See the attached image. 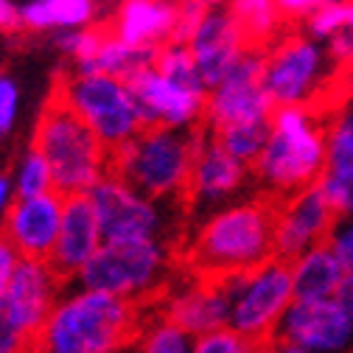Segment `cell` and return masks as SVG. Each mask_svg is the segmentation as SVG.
I'll return each instance as SVG.
<instances>
[{"label": "cell", "instance_id": "obj_28", "mask_svg": "<svg viewBox=\"0 0 353 353\" xmlns=\"http://www.w3.org/2000/svg\"><path fill=\"white\" fill-rule=\"evenodd\" d=\"M12 180H14L17 199H34V196H46V194H54L57 191L51 163L42 157L34 146L20 157Z\"/></svg>", "mask_w": 353, "mask_h": 353}, {"label": "cell", "instance_id": "obj_16", "mask_svg": "<svg viewBox=\"0 0 353 353\" xmlns=\"http://www.w3.org/2000/svg\"><path fill=\"white\" fill-rule=\"evenodd\" d=\"M62 292L65 281L51 267V261L23 258L6 289V317L23 336L37 339Z\"/></svg>", "mask_w": 353, "mask_h": 353}, {"label": "cell", "instance_id": "obj_14", "mask_svg": "<svg viewBox=\"0 0 353 353\" xmlns=\"http://www.w3.org/2000/svg\"><path fill=\"white\" fill-rule=\"evenodd\" d=\"M157 314L171 325L183 328L188 336L199 339L205 334L230 328V300L222 281L191 275L171 283L160 294Z\"/></svg>", "mask_w": 353, "mask_h": 353}, {"label": "cell", "instance_id": "obj_21", "mask_svg": "<svg viewBox=\"0 0 353 353\" xmlns=\"http://www.w3.org/2000/svg\"><path fill=\"white\" fill-rule=\"evenodd\" d=\"M180 0H121L112 34L132 48H163L176 31Z\"/></svg>", "mask_w": 353, "mask_h": 353}, {"label": "cell", "instance_id": "obj_4", "mask_svg": "<svg viewBox=\"0 0 353 353\" xmlns=\"http://www.w3.org/2000/svg\"><path fill=\"white\" fill-rule=\"evenodd\" d=\"M199 141L188 129H141L112 152L110 168L135 191L176 205L188 194Z\"/></svg>", "mask_w": 353, "mask_h": 353}, {"label": "cell", "instance_id": "obj_11", "mask_svg": "<svg viewBox=\"0 0 353 353\" xmlns=\"http://www.w3.org/2000/svg\"><path fill=\"white\" fill-rule=\"evenodd\" d=\"M275 104L263 87V51L247 48L230 73L208 93L205 121L213 132L241 126V123H267L272 121Z\"/></svg>", "mask_w": 353, "mask_h": 353}, {"label": "cell", "instance_id": "obj_7", "mask_svg": "<svg viewBox=\"0 0 353 353\" xmlns=\"http://www.w3.org/2000/svg\"><path fill=\"white\" fill-rule=\"evenodd\" d=\"M230 300V328L250 342L267 347L294 303L292 267L281 258H270L267 263L230 275L222 281Z\"/></svg>", "mask_w": 353, "mask_h": 353}, {"label": "cell", "instance_id": "obj_8", "mask_svg": "<svg viewBox=\"0 0 353 353\" xmlns=\"http://www.w3.org/2000/svg\"><path fill=\"white\" fill-rule=\"evenodd\" d=\"M54 99L76 112L110 152L129 143L143 129L126 79L73 73L57 84Z\"/></svg>", "mask_w": 353, "mask_h": 353}, {"label": "cell", "instance_id": "obj_6", "mask_svg": "<svg viewBox=\"0 0 353 353\" xmlns=\"http://www.w3.org/2000/svg\"><path fill=\"white\" fill-rule=\"evenodd\" d=\"M171 281V244H104L73 281L84 289L115 294L132 305L160 297Z\"/></svg>", "mask_w": 353, "mask_h": 353}, {"label": "cell", "instance_id": "obj_24", "mask_svg": "<svg viewBox=\"0 0 353 353\" xmlns=\"http://www.w3.org/2000/svg\"><path fill=\"white\" fill-rule=\"evenodd\" d=\"M225 6L241 26L252 48L272 46V39L281 28V20H283L275 0H225Z\"/></svg>", "mask_w": 353, "mask_h": 353}, {"label": "cell", "instance_id": "obj_19", "mask_svg": "<svg viewBox=\"0 0 353 353\" xmlns=\"http://www.w3.org/2000/svg\"><path fill=\"white\" fill-rule=\"evenodd\" d=\"M188 48L194 54L199 79L205 81L208 90H213V87L230 73V68L241 59V54L252 46L247 42V37H244L241 26L236 23V17L230 14V9L216 6L208 12L202 26L191 37Z\"/></svg>", "mask_w": 353, "mask_h": 353}, {"label": "cell", "instance_id": "obj_9", "mask_svg": "<svg viewBox=\"0 0 353 353\" xmlns=\"http://www.w3.org/2000/svg\"><path fill=\"white\" fill-rule=\"evenodd\" d=\"M334 65L323 42L289 34L263 51V87L278 107H312L320 99Z\"/></svg>", "mask_w": 353, "mask_h": 353}, {"label": "cell", "instance_id": "obj_45", "mask_svg": "<svg viewBox=\"0 0 353 353\" xmlns=\"http://www.w3.org/2000/svg\"><path fill=\"white\" fill-rule=\"evenodd\" d=\"M345 87H347V93L353 96V70H347V76H345Z\"/></svg>", "mask_w": 353, "mask_h": 353}, {"label": "cell", "instance_id": "obj_20", "mask_svg": "<svg viewBox=\"0 0 353 353\" xmlns=\"http://www.w3.org/2000/svg\"><path fill=\"white\" fill-rule=\"evenodd\" d=\"M101 247H104V233L90 196H68L59 239L51 255V267L59 272L62 281H76Z\"/></svg>", "mask_w": 353, "mask_h": 353}, {"label": "cell", "instance_id": "obj_38", "mask_svg": "<svg viewBox=\"0 0 353 353\" xmlns=\"http://www.w3.org/2000/svg\"><path fill=\"white\" fill-rule=\"evenodd\" d=\"M20 110V87L14 79L0 73V135H9Z\"/></svg>", "mask_w": 353, "mask_h": 353}, {"label": "cell", "instance_id": "obj_12", "mask_svg": "<svg viewBox=\"0 0 353 353\" xmlns=\"http://www.w3.org/2000/svg\"><path fill=\"white\" fill-rule=\"evenodd\" d=\"M143 129H191L205 118L208 87H188L163 76L154 65L126 79Z\"/></svg>", "mask_w": 353, "mask_h": 353}, {"label": "cell", "instance_id": "obj_36", "mask_svg": "<svg viewBox=\"0 0 353 353\" xmlns=\"http://www.w3.org/2000/svg\"><path fill=\"white\" fill-rule=\"evenodd\" d=\"M208 12H210V6L205 3V0H180V6H176V31H174V39L176 42H191V37L196 34V28L208 17Z\"/></svg>", "mask_w": 353, "mask_h": 353}, {"label": "cell", "instance_id": "obj_37", "mask_svg": "<svg viewBox=\"0 0 353 353\" xmlns=\"http://www.w3.org/2000/svg\"><path fill=\"white\" fill-rule=\"evenodd\" d=\"M328 247L336 252L347 278L353 281V219H336L331 239H328Z\"/></svg>", "mask_w": 353, "mask_h": 353}, {"label": "cell", "instance_id": "obj_17", "mask_svg": "<svg viewBox=\"0 0 353 353\" xmlns=\"http://www.w3.org/2000/svg\"><path fill=\"white\" fill-rule=\"evenodd\" d=\"M65 213L62 194L17 199L3 219V239L28 261H51Z\"/></svg>", "mask_w": 353, "mask_h": 353}, {"label": "cell", "instance_id": "obj_34", "mask_svg": "<svg viewBox=\"0 0 353 353\" xmlns=\"http://www.w3.org/2000/svg\"><path fill=\"white\" fill-rule=\"evenodd\" d=\"M263 347L250 342L247 336L236 334L233 328H222V331H213L205 334L199 339H194L191 353H261Z\"/></svg>", "mask_w": 353, "mask_h": 353}, {"label": "cell", "instance_id": "obj_2", "mask_svg": "<svg viewBox=\"0 0 353 353\" xmlns=\"http://www.w3.org/2000/svg\"><path fill=\"white\" fill-rule=\"evenodd\" d=\"M141 305L68 286L34 339V353H129L143 328Z\"/></svg>", "mask_w": 353, "mask_h": 353}, {"label": "cell", "instance_id": "obj_27", "mask_svg": "<svg viewBox=\"0 0 353 353\" xmlns=\"http://www.w3.org/2000/svg\"><path fill=\"white\" fill-rule=\"evenodd\" d=\"M270 123H241V126H228L213 132V141L222 146L230 157H236L244 165H255V160L261 157L263 146L270 141Z\"/></svg>", "mask_w": 353, "mask_h": 353}, {"label": "cell", "instance_id": "obj_47", "mask_svg": "<svg viewBox=\"0 0 353 353\" xmlns=\"http://www.w3.org/2000/svg\"><path fill=\"white\" fill-rule=\"evenodd\" d=\"M205 3H208L210 9H216V6H225V0H205Z\"/></svg>", "mask_w": 353, "mask_h": 353}, {"label": "cell", "instance_id": "obj_32", "mask_svg": "<svg viewBox=\"0 0 353 353\" xmlns=\"http://www.w3.org/2000/svg\"><path fill=\"white\" fill-rule=\"evenodd\" d=\"M353 165V107L339 110L328 126V168Z\"/></svg>", "mask_w": 353, "mask_h": 353}, {"label": "cell", "instance_id": "obj_15", "mask_svg": "<svg viewBox=\"0 0 353 353\" xmlns=\"http://www.w3.org/2000/svg\"><path fill=\"white\" fill-rule=\"evenodd\" d=\"M275 339L300 345L308 353H353V320L339 297L294 300Z\"/></svg>", "mask_w": 353, "mask_h": 353}, {"label": "cell", "instance_id": "obj_46", "mask_svg": "<svg viewBox=\"0 0 353 353\" xmlns=\"http://www.w3.org/2000/svg\"><path fill=\"white\" fill-rule=\"evenodd\" d=\"M347 28H353V0H347Z\"/></svg>", "mask_w": 353, "mask_h": 353}, {"label": "cell", "instance_id": "obj_33", "mask_svg": "<svg viewBox=\"0 0 353 353\" xmlns=\"http://www.w3.org/2000/svg\"><path fill=\"white\" fill-rule=\"evenodd\" d=\"M110 37V31H101V28H81V31H59L57 34V46L59 51L76 57V62H87V59H93L101 46H104V39Z\"/></svg>", "mask_w": 353, "mask_h": 353}, {"label": "cell", "instance_id": "obj_10", "mask_svg": "<svg viewBox=\"0 0 353 353\" xmlns=\"http://www.w3.org/2000/svg\"><path fill=\"white\" fill-rule=\"evenodd\" d=\"M90 202L99 213L104 244L168 241L174 230V205L135 191L112 171L90 191Z\"/></svg>", "mask_w": 353, "mask_h": 353}, {"label": "cell", "instance_id": "obj_13", "mask_svg": "<svg viewBox=\"0 0 353 353\" xmlns=\"http://www.w3.org/2000/svg\"><path fill=\"white\" fill-rule=\"evenodd\" d=\"M336 219L320 185L281 199L275 208V258L292 263L308 250L328 244Z\"/></svg>", "mask_w": 353, "mask_h": 353}, {"label": "cell", "instance_id": "obj_35", "mask_svg": "<svg viewBox=\"0 0 353 353\" xmlns=\"http://www.w3.org/2000/svg\"><path fill=\"white\" fill-rule=\"evenodd\" d=\"M342 28H347V0L328 3L325 9H320L312 20L305 23V34L312 37V39H317V42H328Z\"/></svg>", "mask_w": 353, "mask_h": 353}, {"label": "cell", "instance_id": "obj_43", "mask_svg": "<svg viewBox=\"0 0 353 353\" xmlns=\"http://www.w3.org/2000/svg\"><path fill=\"white\" fill-rule=\"evenodd\" d=\"M263 353H308V350H303L300 345H292L286 339H272L267 347H263Z\"/></svg>", "mask_w": 353, "mask_h": 353}, {"label": "cell", "instance_id": "obj_44", "mask_svg": "<svg viewBox=\"0 0 353 353\" xmlns=\"http://www.w3.org/2000/svg\"><path fill=\"white\" fill-rule=\"evenodd\" d=\"M339 303L345 305V312H347V314H350V320H353V281H347V286L342 289Z\"/></svg>", "mask_w": 353, "mask_h": 353}, {"label": "cell", "instance_id": "obj_26", "mask_svg": "<svg viewBox=\"0 0 353 353\" xmlns=\"http://www.w3.org/2000/svg\"><path fill=\"white\" fill-rule=\"evenodd\" d=\"M191 347H194V336L171 325L165 317L152 314L143 320V328L138 339L132 342L129 353H191Z\"/></svg>", "mask_w": 353, "mask_h": 353}, {"label": "cell", "instance_id": "obj_41", "mask_svg": "<svg viewBox=\"0 0 353 353\" xmlns=\"http://www.w3.org/2000/svg\"><path fill=\"white\" fill-rule=\"evenodd\" d=\"M17 202V194H14V180L6 174H0V219H6V213L12 210V205Z\"/></svg>", "mask_w": 353, "mask_h": 353}, {"label": "cell", "instance_id": "obj_1", "mask_svg": "<svg viewBox=\"0 0 353 353\" xmlns=\"http://www.w3.org/2000/svg\"><path fill=\"white\" fill-rule=\"evenodd\" d=\"M275 258V205L239 199L202 216L185 244L191 275L225 281Z\"/></svg>", "mask_w": 353, "mask_h": 353}, {"label": "cell", "instance_id": "obj_23", "mask_svg": "<svg viewBox=\"0 0 353 353\" xmlns=\"http://www.w3.org/2000/svg\"><path fill=\"white\" fill-rule=\"evenodd\" d=\"M154 57H157L154 48H132V46L121 42L110 31V37L104 39L101 51L93 59L79 62L76 65V73L79 76H115V79H129L132 73H138V70L154 65Z\"/></svg>", "mask_w": 353, "mask_h": 353}, {"label": "cell", "instance_id": "obj_29", "mask_svg": "<svg viewBox=\"0 0 353 353\" xmlns=\"http://www.w3.org/2000/svg\"><path fill=\"white\" fill-rule=\"evenodd\" d=\"M154 68L180 81V84H188V87H205V81L199 79V70H196V62H194V54L188 48V42H165L163 48H157V57H154Z\"/></svg>", "mask_w": 353, "mask_h": 353}, {"label": "cell", "instance_id": "obj_18", "mask_svg": "<svg viewBox=\"0 0 353 353\" xmlns=\"http://www.w3.org/2000/svg\"><path fill=\"white\" fill-rule=\"evenodd\" d=\"M247 171H250V165L230 157L213 138H208V141L202 138L199 149H196L194 171H191L188 194H185L188 205L194 210H205V216H208L219 208L239 202L236 196L247 185Z\"/></svg>", "mask_w": 353, "mask_h": 353}, {"label": "cell", "instance_id": "obj_22", "mask_svg": "<svg viewBox=\"0 0 353 353\" xmlns=\"http://www.w3.org/2000/svg\"><path fill=\"white\" fill-rule=\"evenodd\" d=\"M289 267H292L294 300H334L342 294V289L350 281L342 261L328 244L308 250L305 255L294 258Z\"/></svg>", "mask_w": 353, "mask_h": 353}, {"label": "cell", "instance_id": "obj_31", "mask_svg": "<svg viewBox=\"0 0 353 353\" xmlns=\"http://www.w3.org/2000/svg\"><path fill=\"white\" fill-rule=\"evenodd\" d=\"M317 185L339 219H353V165L325 168Z\"/></svg>", "mask_w": 353, "mask_h": 353}, {"label": "cell", "instance_id": "obj_3", "mask_svg": "<svg viewBox=\"0 0 353 353\" xmlns=\"http://www.w3.org/2000/svg\"><path fill=\"white\" fill-rule=\"evenodd\" d=\"M328 168V129L312 107H278L270 141L252 171L263 191L281 199L314 188Z\"/></svg>", "mask_w": 353, "mask_h": 353}, {"label": "cell", "instance_id": "obj_39", "mask_svg": "<svg viewBox=\"0 0 353 353\" xmlns=\"http://www.w3.org/2000/svg\"><path fill=\"white\" fill-rule=\"evenodd\" d=\"M325 51H328L334 68L353 70V28H342L336 37H331L325 42Z\"/></svg>", "mask_w": 353, "mask_h": 353}, {"label": "cell", "instance_id": "obj_5", "mask_svg": "<svg viewBox=\"0 0 353 353\" xmlns=\"http://www.w3.org/2000/svg\"><path fill=\"white\" fill-rule=\"evenodd\" d=\"M34 149L51 163L57 194L65 199L90 196V191L112 171V152L99 141L90 126L54 96L37 121Z\"/></svg>", "mask_w": 353, "mask_h": 353}, {"label": "cell", "instance_id": "obj_48", "mask_svg": "<svg viewBox=\"0 0 353 353\" xmlns=\"http://www.w3.org/2000/svg\"><path fill=\"white\" fill-rule=\"evenodd\" d=\"M261 353H263V350H261Z\"/></svg>", "mask_w": 353, "mask_h": 353}, {"label": "cell", "instance_id": "obj_40", "mask_svg": "<svg viewBox=\"0 0 353 353\" xmlns=\"http://www.w3.org/2000/svg\"><path fill=\"white\" fill-rule=\"evenodd\" d=\"M278 9H281V17L286 20H312L320 9H325L328 3H336V0H275Z\"/></svg>", "mask_w": 353, "mask_h": 353}, {"label": "cell", "instance_id": "obj_25", "mask_svg": "<svg viewBox=\"0 0 353 353\" xmlns=\"http://www.w3.org/2000/svg\"><path fill=\"white\" fill-rule=\"evenodd\" d=\"M20 252L0 236V353H34V339L23 336L6 317V289L20 267Z\"/></svg>", "mask_w": 353, "mask_h": 353}, {"label": "cell", "instance_id": "obj_42", "mask_svg": "<svg viewBox=\"0 0 353 353\" xmlns=\"http://www.w3.org/2000/svg\"><path fill=\"white\" fill-rule=\"evenodd\" d=\"M14 28H23L20 9L9 3V0H0V31H14Z\"/></svg>", "mask_w": 353, "mask_h": 353}, {"label": "cell", "instance_id": "obj_30", "mask_svg": "<svg viewBox=\"0 0 353 353\" xmlns=\"http://www.w3.org/2000/svg\"><path fill=\"white\" fill-rule=\"evenodd\" d=\"M48 14V26L57 31H81L93 28L99 14L96 0H42Z\"/></svg>", "mask_w": 353, "mask_h": 353}]
</instances>
